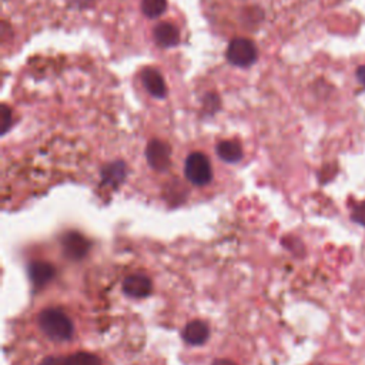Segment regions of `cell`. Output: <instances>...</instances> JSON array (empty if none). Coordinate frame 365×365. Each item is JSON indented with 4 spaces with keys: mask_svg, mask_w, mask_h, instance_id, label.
I'll return each mask as SVG.
<instances>
[{
    "mask_svg": "<svg viewBox=\"0 0 365 365\" xmlns=\"http://www.w3.org/2000/svg\"><path fill=\"white\" fill-rule=\"evenodd\" d=\"M42 331L55 341H67L73 335L72 320L58 308H48L39 315Z\"/></svg>",
    "mask_w": 365,
    "mask_h": 365,
    "instance_id": "1",
    "label": "cell"
},
{
    "mask_svg": "<svg viewBox=\"0 0 365 365\" xmlns=\"http://www.w3.org/2000/svg\"><path fill=\"white\" fill-rule=\"evenodd\" d=\"M258 56L256 45L244 38L233 39L227 48L226 58L229 63L236 67H250L256 63Z\"/></svg>",
    "mask_w": 365,
    "mask_h": 365,
    "instance_id": "2",
    "label": "cell"
},
{
    "mask_svg": "<svg viewBox=\"0 0 365 365\" xmlns=\"http://www.w3.org/2000/svg\"><path fill=\"white\" fill-rule=\"evenodd\" d=\"M185 173L187 180L192 181L195 186H206L213 178L210 160L203 153H192L187 157Z\"/></svg>",
    "mask_w": 365,
    "mask_h": 365,
    "instance_id": "3",
    "label": "cell"
},
{
    "mask_svg": "<svg viewBox=\"0 0 365 365\" xmlns=\"http://www.w3.org/2000/svg\"><path fill=\"white\" fill-rule=\"evenodd\" d=\"M146 158L154 170L164 171L171 164V148L167 143L154 138L146 147Z\"/></svg>",
    "mask_w": 365,
    "mask_h": 365,
    "instance_id": "4",
    "label": "cell"
},
{
    "mask_svg": "<svg viewBox=\"0 0 365 365\" xmlns=\"http://www.w3.org/2000/svg\"><path fill=\"white\" fill-rule=\"evenodd\" d=\"M62 244L66 257L70 260H80L90 250V241L80 233H67Z\"/></svg>",
    "mask_w": 365,
    "mask_h": 365,
    "instance_id": "5",
    "label": "cell"
},
{
    "mask_svg": "<svg viewBox=\"0 0 365 365\" xmlns=\"http://www.w3.org/2000/svg\"><path fill=\"white\" fill-rule=\"evenodd\" d=\"M140 77H141L143 86L148 94H151L153 97H157V99H164L167 96V86H165V82L160 72H157L156 69L147 67L141 72Z\"/></svg>",
    "mask_w": 365,
    "mask_h": 365,
    "instance_id": "6",
    "label": "cell"
},
{
    "mask_svg": "<svg viewBox=\"0 0 365 365\" xmlns=\"http://www.w3.org/2000/svg\"><path fill=\"white\" fill-rule=\"evenodd\" d=\"M153 290L151 280L143 274L129 276L123 283V291L131 298H144Z\"/></svg>",
    "mask_w": 365,
    "mask_h": 365,
    "instance_id": "7",
    "label": "cell"
},
{
    "mask_svg": "<svg viewBox=\"0 0 365 365\" xmlns=\"http://www.w3.org/2000/svg\"><path fill=\"white\" fill-rule=\"evenodd\" d=\"M154 40L160 48H174L180 43V31L170 22H163L154 28Z\"/></svg>",
    "mask_w": 365,
    "mask_h": 365,
    "instance_id": "8",
    "label": "cell"
},
{
    "mask_svg": "<svg viewBox=\"0 0 365 365\" xmlns=\"http://www.w3.org/2000/svg\"><path fill=\"white\" fill-rule=\"evenodd\" d=\"M210 335V329L209 325L205 321L200 320H195L190 321L185 331H182V338H185L186 342L192 344V345H202L209 339Z\"/></svg>",
    "mask_w": 365,
    "mask_h": 365,
    "instance_id": "9",
    "label": "cell"
},
{
    "mask_svg": "<svg viewBox=\"0 0 365 365\" xmlns=\"http://www.w3.org/2000/svg\"><path fill=\"white\" fill-rule=\"evenodd\" d=\"M29 277L33 285L40 288L55 277V267L46 261H35L29 266Z\"/></svg>",
    "mask_w": 365,
    "mask_h": 365,
    "instance_id": "10",
    "label": "cell"
},
{
    "mask_svg": "<svg viewBox=\"0 0 365 365\" xmlns=\"http://www.w3.org/2000/svg\"><path fill=\"white\" fill-rule=\"evenodd\" d=\"M126 177V164L123 161H114L107 164L102 170V181L109 186H119Z\"/></svg>",
    "mask_w": 365,
    "mask_h": 365,
    "instance_id": "11",
    "label": "cell"
},
{
    "mask_svg": "<svg viewBox=\"0 0 365 365\" xmlns=\"http://www.w3.org/2000/svg\"><path fill=\"white\" fill-rule=\"evenodd\" d=\"M216 151H217L219 157L222 160H224L226 163H237L243 158V148L237 141L224 140V141L219 143Z\"/></svg>",
    "mask_w": 365,
    "mask_h": 365,
    "instance_id": "12",
    "label": "cell"
},
{
    "mask_svg": "<svg viewBox=\"0 0 365 365\" xmlns=\"http://www.w3.org/2000/svg\"><path fill=\"white\" fill-rule=\"evenodd\" d=\"M167 9V0H141V11L148 19L160 18Z\"/></svg>",
    "mask_w": 365,
    "mask_h": 365,
    "instance_id": "13",
    "label": "cell"
},
{
    "mask_svg": "<svg viewBox=\"0 0 365 365\" xmlns=\"http://www.w3.org/2000/svg\"><path fill=\"white\" fill-rule=\"evenodd\" d=\"M67 365H103V364L93 354L76 352L67 358Z\"/></svg>",
    "mask_w": 365,
    "mask_h": 365,
    "instance_id": "14",
    "label": "cell"
},
{
    "mask_svg": "<svg viewBox=\"0 0 365 365\" xmlns=\"http://www.w3.org/2000/svg\"><path fill=\"white\" fill-rule=\"evenodd\" d=\"M0 124H2V134H6L13 124L12 110L6 104H2V109H0Z\"/></svg>",
    "mask_w": 365,
    "mask_h": 365,
    "instance_id": "15",
    "label": "cell"
},
{
    "mask_svg": "<svg viewBox=\"0 0 365 365\" xmlns=\"http://www.w3.org/2000/svg\"><path fill=\"white\" fill-rule=\"evenodd\" d=\"M351 220L362 227H365V202L358 203L351 213Z\"/></svg>",
    "mask_w": 365,
    "mask_h": 365,
    "instance_id": "16",
    "label": "cell"
},
{
    "mask_svg": "<svg viewBox=\"0 0 365 365\" xmlns=\"http://www.w3.org/2000/svg\"><path fill=\"white\" fill-rule=\"evenodd\" d=\"M219 107H220V99H219V96L214 94V93L207 94L206 99H205V109H206V111H209V113H216V111L219 110Z\"/></svg>",
    "mask_w": 365,
    "mask_h": 365,
    "instance_id": "17",
    "label": "cell"
},
{
    "mask_svg": "<svg viewBox=\"0 0 365 365\" xmlns=\"http://www.w3.org/2000/svg\"><path fill=\"white\" fill-rule=\"evenodd\" d=\"M40 365H67V358H62V356H48L45 358Z\"/></svg>",
    "mask_w": 365,
    "mask_h": 365,
    "instance_id": "18",
    "label": "cell"
},
{
    "mask_svg": "<svg viewBox=\"0 0 365 365\" xmlns=\"http://www.w3.org/2000/svg\"><path fill=\"white\" fill-rule=\"evenodd\" d=\"M356 79H358V82L365 87V66H359L358 69H356Z\"/></svg>",
    "mask_w": 365,
    "mask_h": 365,
    "instance_id": "19",
    "label": "cell"
},
{
    "mask_svg": "<svg viewBox=\"0 0 365 365\" xmlns=\"http://www.w3.org/2000/svg\"><path fill=\"white\" fill-rule=\"evenodd\" d=\"M213 365H236L233 361H230V359H224V358H222V359H216L214 362H213Z\"/></svg>",
    "mask_w": 365,
    "mask_h": 365,
    "instance_id": "20",
    "label": "cell"
},
{
    "mask_svg": "<svg viewBox=\"0 0 365 365\" xmlns=\"http://www.w3.org/2000/svg\"><path fill=\"white\" fill-rule=\"evenodd\" d=\"M76 2H77V5H79L80 8L90 5V0H76Z\"/></svg>",
    "mask_w": 365,
    "mask_h": 365,
    "instance_id": "21",
    "label": "cell"
},
{
    "mask_svg": "<svg viewBox=\"0 0 365 365\" xmlns=\"http://www.w3.org/2000/svg\"><path fill=\"white\" fill-rule=\"evenodd\" d=\"M314 365H321V364H314Z\"/></svg>",
    "mask_w": 365,
    "mask_h": 365,
    "instance_id": "22",
    "label": "cell"
}]
</instances>
